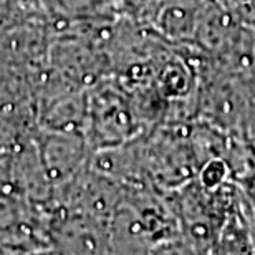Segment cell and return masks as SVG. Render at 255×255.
I'll use <instances>...</instances> for the list:
<instances>
[{
    "mask_svg": "<svg viewBox=\"0 0 255 255\" xmlns=\"http://www.w3.org/2000/svg\"><path fill=\"white\" fill-rule=\"evenodd\" d=\"M224 12L246 27L255 28V0H214Z\"/></svg>",
    "mask_w": 255,
    "mask_h": 255,
    "instance_id": "obj_6",
    "label": "cell"
},
{
    "mask_svg": "<svg viewBox=\"0 0 255 255\" xmlns=\"http://www.w3.org/2000/svg\"><path fill=\"white\" fill-rule=\"evenodd\" d=\"M37 144L55 196L90 166L93 151L85 134L38 128Z\"/></svg>",
    "mask_w": 255,
    "mask_h": 255,
    "instance_id": "obj_2",
    "label": "cell"
},
{
    "mask_svg": "<svg viewBox=\"0 0 255 255\" xmlns=\"http://www.w3.org/2000/svg\"><path fill=\"white\" fill-rule=\"evenodd\" d=\"M52 32L88 23H108L123 15L121 0H38Z\"/></svg>",
    "mask_w": 255,
    "mask_h": 255,
    "instance_id": "obj_3",
    "label": "cell"
},
{
    "mask_svg": "<svg viewBox=\"0 0 255 255\" xmlns=\"http://www.w3.org/2000/svg\"><path fill=\"white\" fill-rule=\"evenodd\" d=\"M147 132L131 95L113 76L88 90L86 139L91 151L126 144Z\"/></svg>",
    "mask_w": 255,
    "mask_h": 255,
    "instance_id": "obj_1",
    "label": "cell"
},
{
    "mask_svg": "<svg viewBox=\"0 0 255 255\" xmlns=\"http://www.w3.org/2000/svg\"><path fill=\"white\" fill-rule=\"evenodd\" d=\"M40 13L38 0H0V30Z\"/></svg>",
    "mask_w": 255,
    "mask_h": 255,
    "instance_id": "obj_4",
    "label": "cell"
},
{
    "mask_svg": "<svg viewBox=\"0 0 255 255\" xmlns=\"http://www.w3.org/2000/svg\"><path fill=\"white\" fill-rule=\"evenodd\" d=\"M166 0H121L123 15L142 27L152 28Z\"/></svg>",
    "mask_w": 255,
    "mask_h": 255,
    "instance_id": "obj_5",
    "label": "cell"
}]
</instances>
